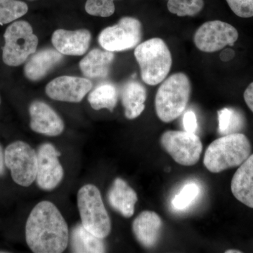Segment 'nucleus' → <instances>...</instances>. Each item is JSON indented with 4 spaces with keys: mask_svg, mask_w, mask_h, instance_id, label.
<instances>
[{
    "mask_svg": "<svg viewBox=\"0 0 253 253\" xmlns=\"http://www.w3.org/2000/svg\"><path fill=\"white\" fill-rule=\"evenodd\" d=\"M92 88L87 78L63 76L55 78L46 86V94L51 99L63 102L79 103Z\"/></svg>",
    "mask_w": 253,
    "mask_h": 253,
    "instance_id": "nucleus-12",
    "label": "nucleus"
},
{
    "mask_svg": "<svg viewBox=\"0 0 253 253\" xmlns=\"http://www.w3.org/2000/svg\"><path fill=\"white\" fill-rule=\"evenodd\" d=\"M226 253H241V251H238V250H228L226 251Z\"/></svg>",
    "mask_w": 253,
    "mask_h": 253,
    "instance_id": "nucleus-33",
    "label": "nucleus"
},
{
    "mask_svg": "<svg viewBox=\"0 0 253 253\" xmlns=\"http://www.w3.org/2000/svg\"><path fill=\"white\" fill-rule=\"evenodd\" d=\"M26 241L36 253H61L69 244L67 222L53 203L41 201L32 210L26 224Z\"/></svg>",
    "mask_w": 253,
    "mask_h": 253,
    "instance_id": "nucleus-1",
    "label": "nucleus"
},
{
    "mask_svg": "<svg viewBox=\"0 0 253 253\" xmlns=\"http://www.w3.org/2000/svg\"><path fill=\"white\" fill-rule=\"evenodd\" d=\"M169 12L178 16H194L202 11L204 0H167Z\"/></svg>",
    "mask_w": 253,
    "mask_h": 253,
    "instance_id": "nucleus-25",
    "label": "nucleus"
},
{
    "mask_svg": "<svg viewBox=\"0 0 253 253\" xmlns=\"http://www.w3.org/2000/svg\"><path fill=\"white\" fill-rule=\"evenodd\" d=\"M38 171L36 182L41 189L51 191L63 180L64 171L60 163L61 153L50 143L41 144L37 151Z\"/></svg>",
    "mask_w": 253,
    "mask_h": 253,
    "instance_id": "nucleus-11",
    "label": "nucleus"
},
{
    "mask_svg": "<svg viewBox=\"0 0 253 253\" xmlns=\"http://www.w3.org/2000/svg\"><path fill=\"white\" fill-rule=\"evenodd\" d=\"M0 103H1V101H0Z\"/></svg>",
    "mask_w": 253,
    "mask_h": 253,
    "instance_id": "nucleus-34",
    "label": "nucleus"
},
{
    "mask_svg": "<svg viewBox=\"0 0 253 253\" xmlns=\"http://www.w3.org/2000/svg\"><path fill=\"white\" fill-rule=\"evenodd\" d=\"M219 121V131L221 134H234L239 133L244 125L243 118L239 113L233 109H224L218 111Z\"/></svg>",
    "mask_w": 253,
    "mask_h": 253,
    "instance_id": "nucleus-23",
    "label": "nucleus"
},
{
    "mask_svg": "<svg viewBox=\"0 0 253 253\" xmlns=\"http://www.w3.org/2000/svg\"><path fill=\"white\" fill-rule=\"evenodd\" d=\"M191 93V83L184 73H174L165 79L155 99L156 114L159 119L168 123L179 117L186 109Z\"/></svg>",
    "mask_w": 253,
    "mask_h": 253,
    "instance_id": "nucleus-3",
    "label": "nucleus"
},
{
    "mask_svg": "<svg viewBox=\"0 0 253 253\" xmlns=\"http://www.w3.org/2000/svg\"><path fill=\"white\" fill-rule=\"evenodd\" d=\"M78 208L82 224L101 239L111 231V221L105 208L101 193L96 186L86 184L78 193Z\"/></svg>",
    "mask_w": 253,
    "mask_h": 253,
    "instance_id": "nucleus-5",
    "label": "nucleus"
},
{
    "mask_svg": "<svg viewBox=\"0 0 253 253\" xmlns=\"http://www.w3.org/2000/svg\"><path fill=\"white\" fill-rule=\"evenodd\" d=\"M142 27L139 20L126 16L117 24L103 30L99 36V42L103 49L116 52L132 49L140 42Z\"/></svg>",
    "mask_w": 253,
    "mask_h": 253,
    "instance_id": "nucleus-9",
    "label": "nucleus"
},
{
    "mask_svg": "<svg viewBox=\"0 0 253 253\" xmlns=\"http://www.w3.org/2000/svg\"><path fill=\"white\" fill-rule=\"evenodd\" d=\"M28 11L27 4L20 0H0V25L14 22Z\"/></svg>",
    "mask_w": 253,
    "mask_h": 253,
    "instance_id": "nucleus-24",
    "label": "nucleus"
},
{
    "mask_svg": "<svg viewBox=\"0 0 253 253\" xmlns=\"http://www.w3.org/2000/svg\"><path fill=\"white\" fill-rule=\"evenodd\" d=\"M4 152L2 147L0 145V176H3L5 174Z\"/></svg>",
    "mask_w": 253,
    "mask_h": 253,
    "instance_id": "nucleus-32",
    "label": "nucleus"
},
{
    "mask_svg": "<svg viewBox=\"0 0 253 253\" xmlns=\"http://www.w3.org/2000/svg\"><path fill=\"white\" fill-rule=\"evenodd\" d=\"M63 59V54L56 49H42L32 55L25 65V76L31 81H41Z\"/></svg>",
    "mask_w": 253,
    "mask_h": 253,
    "instance_id": "nucleus-16",
    "label": "nucleus"
},
{
    "mask_svg": "<svg viewBox=\"0 0 253 253\" xmlns=\"http://www.w3.org/2000/svg\"><path fill=\"white\" fill-rule=\"evenodd\" d=\"M199 194V187L196 183L186 184L173 199V207L176 210L186 209L194 202Z\"/></svg>",
    "mask_w": 253,
    "mask_h": 253,
    "instance_id": "nucleus-26",
    "label": "nucleus"
},
{
    "mask_svg": "<svg viewBox=\"0 0 253 253\" xmlns=\"http://www.w3.org/2000/svg\"><path fill=\"white\" fill-rule=\"evenodd\" d=\"M134 56L140 68L141 78L149 85L162 83L172 67L170 51L161 38H151L136 46Z\"/></svg>",
    "mask_w": 253,
    "mask_h": 253,
    "instance_id": "nucleus-4",
    "label": "nucleus"
},
{
    "mask_svg": "<svg viewBox=\"0 0 253 253\" xmlns=\"http://www.w3.org/2000/svg\"><path fill=\"white\" fill-rule=\"evenodd\" d=\"M4 162L18 185L28 187L36 181L38 155L27 143L16 141L8 145L4 151Z\"/></svg>",
    "mask_w": 253,
    "mask_h": 253,
    "instance_id": "nucleus-7",
    "label": "nucleus"
},
{
    "mask_svg": "<svg viewBox=\"0 0 253 253\" xmlns=\"http://www.w3.org/2000/svg\"><path fill=\"white\" fill-rule=\"evenodd\" d=\"M108 201L111 207L126 218L134 214L137 194L121 178H116L108 193Z\"/></svg>",
    "mask_w": 253,
    "mask_h": 253,
    "instance_id": "nucleus-17",
    "label": "nucleus"
},
{
    "mask_svg": "<svg viewBox=\"0 0 253 253\" xmlns=\"http://www.w3.org/2000/svg\"><path fill=\"white\" fill-rule=\"evenodd\" d=\"M117 88L111 83H103L96 86L88 96V101L93 109H108L113 112L118 102Z\"/></svg>",
    "mask_w": 253,
    "mask_h": 253,
    "instance_id": "nucleus-22",
    "label": "nucleus"
},
{
    "mask_svg": "<svg viewBox=\"0 0 253 253\" xmlns=\"http://www.w3.org/2000/svg\"><path fill=\"white\" fill-rule=\"evenodd\" d=\"M244 97L246 104L253 113V82L245 90Z\"/></svg>",
    "mask_w": 253,
    "mask_h": 253,
    "instance_id": "nucleus-30",
    "label": "nucleus"
},
{
    "mask_svg": "<svg viewBox=\"0 0 253 253\" xmlns=\"http://www.w3.org/2000/svg\"><path fill=\"white\" fill-rule=\"evenodd\" d=\"M103 240L89 232L82 223L73 228L69 236L73 253H105L106 249Z\"/></svg>",
    "mask_w": 253,
    "mask_h": 253,
    "instance_id": "nucleus-21",
    "label": "nucleus"
},
{
    "mask_svg": "<svg viewBox=\"0 0 253 253\" xmlns=\"http://www.w3.org/2000/svg\"><path fill=\"white\" fill-rule=\"evenodd\" d=\"M238 38L239 33L234 26L216 20L201 25L195 33L194 42L200 51L212 53L234 45Z\"/></svg>",
    "mask_w": 253,
    "mask_h": 253,
    "instance_id": "nucleus-10",
    "label": "nucleus"
},
{
    "mask_svg": "<svg viewBox=\"0 0 253 253\" xmlns=\"http://www.w3.org/2000/svg\"><path fill=\"white\" fill-rule=\"evenodd\" d=\"M114 1L116 0H87L85 11L91 16L109 17L115 12Z\"/></svg>",
    "mask_w": 253,
    "mask_h": 253,
    "instance_id": "nucleus-27",
    "label": "nucleus"
},
{
    "mask_svg": "<svg viewBox=\"0 0 253 253\" xmlns=\"http://www.w3.org/2000/svg\"><path fill=\"white\" fill-rule=\"evenodd\" d=\"M4 38L2 59L7 66H21L36 52L38 38L27 21H14L6 28Z\"/></svg>",
    "mask_w": 253,
    "mask_h": 253,
    "instance_id": "nucleus-6",
    "label": "nucleus"
},
{
    "mask_svg": "<svg viewBox=\"0 0 253 253\" xmlns=\"http://www.w3.org/2000/svg\"><path fill=\"white\" fill-rule=\"evenodd\" d=\"M233 12L241 18L253 17V0H226Z\"/></svg>",
    "mask_w": 253,
    "mask_h": 253,
    "instance_id": "nucleus-28",
    "label": "nucleus"
},
{
    "mask_svg": "<svg viewBox=\"0 0 253 253\" xmlns=\"http://www.w3.org/2000/svg\"><path fill=\"white\" fill-rule=\"evenodd\" d=\"M183 124H184L185 131H189V132H196L198 128L196 114L193 111H187L184 114V118H183Z\"/></svg>",
    "mask_w": 253,
    "mask_h": 253,
    "instance_id": "nucleus-29",
    "label": "nucleus"
},
{
    "mask_svg": "<svg viewBox=\"0 0 253 253\" xmlns=\"http://www.w3.org/2000/svg\"><path fill=\"white\" fill-rule=\"evenodd\" d=\"M165 151L181 166H192L199 162L203 144L195 133L182 131H167L161 138Z\"/></svg>",
    "mask_w": 253,
    "mask_h": 253,
    "instance_id": "nucleus-8",
    "label": "nucleus"
},
{
    "mask_svg": "<svg viewBox=\"0 0 253 253\" xmlns=\"http://www.w3.org/2000/svg\"><path fill=\"white\" fill-rule=\"evenodd\" d=\"M147 97L146 88L136 81L126 83L121 93V100L125 109V116L129 120L139 117L145 109Z\"/></svg>",
    "mask_w": 253,
    "mask_h": 253,
    "instance_id": "nucleus-20",
    "label": "nucleus"
},
{
    "mask_svg": "<svg viewBox=\"0 0 253 253\" xmlns=\"http://www.w3.org/2000/svg\"><path fill=\"white\" fill-rule=\"evenodd\" d=\"M114 60V54L107 50L94 49L80 62L82 73L88 78H106Z\"/></svg>",
    "mask_w": 253,
    "mask_h": 253,
    "instance_id": "nucleus-19",
    "label": "nucleus"
},
{
    "mask_svg": "<svg viewBox=\"0 0 253 253\" xmlns=\"http://www.w3.org/2000/svg\"><path fill=\"white\" fill-rule=\"evenodd\" d=\"M234 56H235V51L234 50L226 49L222 52H221L219 57H220L221 61H224V62H227V61H231L234 57Z\"/></svg>",
    "mask_w": 253,
    "mask_h": 253,
    "instance_id": "nucleus-31",
    "label": "nucleus"
},
{
    "mask_svg": "<svg viewBox=\"0 0 253 253\" xmlns=\"http://www.w3.org/2000/svg\"><path fill=\"white\" fill-rule=\"evenodd\" d=\"M231 189L238 201L253 208V154L238 168L231 180Z\"/></svg>",
    "mask_w": 253,
    "mask_h": 253,
    "instance_id": "nucleus-18",
    "label": "nucleus"
},
{
    "mask_svg": "<svg viewBox=\"0 0 253 253\" xmlns=\"http://www.w3.org/2000/svg\"><path fill=\"white\" fill-rule=\"evenodd\" d=\"M251 142L242 133L226 134L212 141L205 153L204 166L219 173L241 166L251 156Z\"/></svg>",
    "mask_w": 253,
    "mask_h": 253,
    "instance_id": "nucleus-2",
    "label": "nucleus"
},
{
    "mask_svg": "<svg viewBox=\"0 0 253 253\" xmlns=\"http://www.w3.org/2000/svg\"><path fill=\"white\" fill-rule=\"evenodd\" d=\"M91 38L90 32L86 29H59L53 33L51 42L55 49L63 55L82 56L89 49Z\"/></svg>",
    "mask_w": 253,
    "mask_h": 253,
    "instance_id": "nucleus-14",
    "label": "nucleus"
},
{
    "mask_svg": "<svg viewBox=\"0 0 253 253\" xmlns=\"http://www.w3.org/2000/svg\"><path fill=\"white\" fill-rule=\"evenodd\" d=\"M32 130L49 136H57L64 130V123L51 106L41 101H34L29 107Z\"/></svg>",
    "mask_w": 253,
    "mask_h": 253,
    "instance_id": "nucleus-13",
    "label": "nucleus"
},
{
    "mask_svg": "<svg viewBox=\"0 0 253 253\" xmlns=\"http://www.w3.org/2000/svg\"><path fill=\"white\" fill-rule=\"evenodd\" d=\"M162 226V219L157 213L146 211L134 219L132 231L138 242L145 249H151L157 244Z\"/></svg>",
    "mask_w": 253,
    "mask_h": 253,
    "instance_id": "nucleus-15",
    "label": "nucleus"
}]
</instances>
